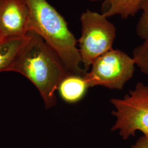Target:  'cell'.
Instances as JSON below:
<instances>
[{
    "label": "cell",
    "mask_w": 148,
    "mask_h": 148,
    "mask_svg": "<svg viewBox=\"0 0 148 148\" xmlns=\"http://www.w3.org/2000/svg\"><path fill=\"white\" fill-rule=\"evenodd\" d=\"M142 0H104L101 13L109 18L120 16L123 19L134 16L140 10L139 5Z\"/></svg>",
    "instance_id": "9"
},
{
    "label": "cell",
    "mask_w": 148,
    "mask_h": 148,
    "mask_svg": "<svg viewBox=\"0 0 148 148\" xmlns=\"http://www.w3.org/2000/svg\"><path fill=\"white\" fill-rule=\"evenodd\" d=\"M110 103L116 109L112 114L116 117L111 131L119 130L123 139L135 136L137 131L148 136V86L138 82L123 99L111 98Z\"/></svg>",
    "instance_id": "4"
},
{
    "label": "cell",
    "mask_w": 148,
    "mask_h": 148,
    "mask_svg": "<svg viewBox=\"0 0 148 148\" xmlns=\"http://www.w3.org/2000/svg\"><path fill=\"white\" fill-rule=\"evenodd\" d=\"M132 58L140 71L148 75V39L134 49Z\"/></svg>",
    "instance_id": "10"
},
{
    "label": "cell",
    "mask_w": 148,
    "mask_h": 148,
    "mask_svg": "<svg viewBox=\"0 0 148 148\" xmlns=\"http://www.w3.org/2000/svg\"><path fill=\"white\" fill-rule=\"evenodd\" d=\"M139 9L143 12L138 21L136 30L139 37L146 40L148 39V0L141 1Z\"/></svg>",
    "instance_id": "11"
},
{
    "label": "cell",
    "mask_w": 148,
    "mask_h": 148,
    "mask_svg": "<svg viewBox=\"0 0 148 148\" xmlns=\"http://www.w3.org/2000/svg\"><path fill=\"white\" fill-rule=\"evenodd\" d=\"M29 20L27 0H0L1 40L27 35L29 32Z\"/></svg>",
    "instance_id": "6"
},
{
    "label": "cell",
    "mask_w": 148,
    "mask_h": 148,
    "mask_svg": "<svg viewBox=\"0 0 148 148\" xmlns=\"http://www.w3.org/2000/svg\"><path fill=\"white\" fill-rule=\"evenodd\" d=\"M1 40V38H0V40Z\"/></svg>",
    "instance_id": "14"
},
{
    "label": "cell",
    "mask_w": 148,
    "mask_h": 148,
    "mask_svg": "<svg viewBox=\"0 0 148 148\" xmlns=\"http://www.w3.org/2000/svg\"><path fill=\"white\" fill-rule=\"evenodd\" d=\"M9 71L21 74L38 90L46 109L56 105V91L62 81L71 74L58 55L41 37L28 32V40Z\"/></svg>",
    "instance_id": "1"
},
{
    "label": "cell",
    "mask_w": 148,
    "mask_h": 148,
    "mask_svg": "<svg viewBox=\"0 0 148 148\" xmlns=\"http://www.w3.org/2000/svg\"><path fill=\"white\" fill-rule=\"evenodd\" d=\"M30 12L29 32L39 35L58 55L70 73L84 76L77 41L68 24L47 0H27Z\"/></svg>",
    "instance_id": "2"
},
{
    "label": "cell",
    "mask_w": 148,
    "mask_h": 148,
    "mask_svg": "<svg viewBox=\"0 0 148 148\" xmlns=\"http://www.w3.org/2000/svg\"><path fill=\"white\" fill-rule=\"evenodd\" d=\"M28 40V33L24 36L0 40V73L9 71L22 48Z\"/></svg>",
    "instance_id": "8"
},
{
    "label": "cell",
    "mask_w": 148,
    "mask_h": 148,
    "mask_svg": "<svg viewBox=\"0 0 148 148\" xmlns=\"http://www.w3.org/2000/svg\"><path fill=\"white\" fill-rule=\"evenodd\" d=\"M131 148H148V136L144 135L140 137Z\"/></svg>",
    "instance_id": "12"
},
{
    "label": "cell",
    "mask_w": 148,
    "mask_h": 148,
    "mask_svg": "<svg viewBox=\"0 0 148 148\" xmlns=\"http://www.w3.org/2000/svg\"><path fill=\"white\" fill-rule=\"evenodd\" d=\"M79 46L82 64L87 72L98 58L112 49L116 27L101 13L87 10L80 16Z\"/></svg>",
    "instance_id": "3"
},
{
    "label": "cell",
    "mask_w": 148,
    "mask_h": 148,
    "mask_svg": "<svg viewBox=\"0 0 148 148\" xmlns=\"http://www.w3.org/2000/svg\"><path fill=\"white\" fill-rule=\"evenodd\" d=\"M135 65L133 58L126 53L112 49L97 59L84 77L89 88L101 86L122 90L132 77Z\"/></svg>",
    "instance_id": "5"
},
{
    "label": "cell",
    "mask_w": 148,
    "mask_h": 148,
    "mask_svg": "<svg viewBox=\"0 0 148 148\" xmlns=\"http://www.w3.org/2000/svg\"><path fill=\"white\" fill-rule=\"evenodd\" d=\"M91 2H97V1H104V0H88Z\"/></svg>",
    "instance_id": "13"
},
{
    "label": "cell",
    "mask_w": 148,
    "mask_h": 148,
    "mask_svg": "<svg viewBox=\"0 0 148 148\" xmlns=\"http://www.w3.org/2000/svg\"><path fill=\"white\" fill-rule=\"evenodd\" d=\"M88 88L84 76L70 74L60 83L58 90L64 101L73 104L81 101Z\"/></svg>",
    "instance_id": "7"
}]
</instances>
